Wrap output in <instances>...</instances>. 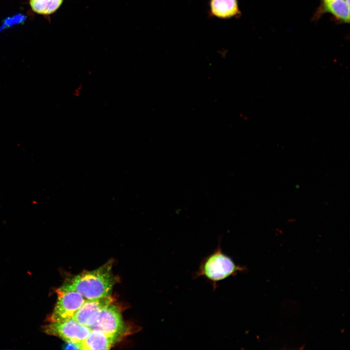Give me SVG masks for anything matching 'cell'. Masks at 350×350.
<instances>
[{
	"label": "cell",
	"instance_id": "6da1fadb",
	"mask_svg": "<svg viewBox=\"0 0 350 350\" xmlns=\"http://www.w3.org/2000/svg\"><path fill=\"white\" fill-rule=\"evenodd\" d=\"M112 260L97 269L82 272L66 279L60 288L76 291L86 299H95L110 295L117 280L112 267Z\"/></svg>",
	"mask_w": 350,
	"mask_h": 350
},
{
	"label": "cell",
	"instance_id": "7a4b0ae2",
	"mask_svg": "<svg viewBox=\"0 0 350 350\" xmlns=\"http://www.w3.org/2000/svg\"><path fill=\"white\" fill-rule=\"evenodd\" d=\"M246 268L236 264L233 260L226 254L221 246V241L217 247L201 260L198 268L192 275L193 279L203 277L209 281L213 289L217 287V282L238 273L245 272Z\"/></svg>",
	"mask_w": 350,
	"mask_h": 350
},
{
	"label": "cell",
	"instance_id": "3957f363",
	"mask_svg": "<svg viewBox=\"0 0 350 350\" xmlns=\"http://www.w3.org/2000/svg\"><path fill=\"white\" fill-rule=\"evenodd\" d=\"M57 300L47 320L49 322L64 321L71 318L87 300L79 293L60 288L56 290Z\"/></svg>",
	"mask_w": 350,
	"mask_h": 350
},
{
	"label": "cell",
	"instance_id": "277c9868",
	"mask_svg": "<svg viewBox=\"0 0 350 350\" xmlns=\"http://www.w3.org/2000/svg\"><path fill=\"white\" fill-rule=\"evenodd\" d=\"M43 331L47 334L58 337L65 342L78 343L88 336L91 329L71 318L49 323L43 326Z\"/></svg>",
	"mask_w": 350,
	"mask_h": 350
},
{
	"label": "cell",
	"instance_id": "5b68a950",
	"mask_svg": "<svg viewBox=\"0 0 350 350\" xmlns=\"http://www.w3.org/2000/svg\"><path fill=\"white\" fill-rule=\"evenodd\" d=\"M90 328L122 338L128 334L129 331L122 319L121 310L113 303L101 312L98 320Z\"/></svg>",
	"mask_w": 350,
	"mask_h": 350
},
{
	"label": "cell",
	"instance_id": "8992f818",
	"mask_svg": "<svg viewBox=\"0 0 350 350\" xmlns=\"http://www.w3.org/2000/svg\"><path fill=\"white\" fill-rule=\"evenodd\" d=\"M111 295L95 299H87L72 318L80 324L90 328L98 320L101 312L113 303Z\"/></svg>",
	"mask_w": 350,
	"mask_h": 350
},
{
	"label": "cell",
	"instance_id": "52a82bcc",
	"mask_svg": "<svg viewBox=\"0 0 350 350\" xmlns=\"http://www.w3.org/2000/svg\"><path fill=\"white\" fill-rule=\"evenodd\" d=\"M121 339L118 336L108 334L98 330H91L79 345L80 350H108Z\"/></svg>",
	"mask_w": 350,
	"mask_h": 350
},
{
	"label": "cell",
	"instance_id": "ba28073f",
	"mask_svg": "<svg viewBox=\"0 0 350 350\" xmlns=\"http://www.w3.org/2000/svg\"><path fill=\"white\" fill-rule=\"evenodd\" d=\"M212 14L218 18H229L239 13L237 0H211Z\"/></svg>",
	"mask_w": 350,
	"mask_h": 350
},
{
	"label": "cell",
	"instance_id": "9c48e42d",
	"mask_svg": "<svg viewBox=\"0 0 350 350\" xmlns=\"http://www.w3.org/2000/svg\"><path fill=\"white\" fill-rule=\"evenodd\" d=\"M325 11L332 14L338 19L345 22L350 21V5L345 0H329L324 1Z\"/></svg>",
	"mask_w": 350,
	"mask_h": 350
},
{
	"label": "cell",
	"instance_id": "30bf717a",
	"mask_svg": "<svg viewBox=\"0 0 350 350\" xmlns=\"http://www.w3.org/2000/svg\"><path fill=\"white\" fill-rule=\"evenodd\" d=\"M64 0H30L29 4L34 12L44 16L51 15L56 12Z\"/></svg>",
	"mask_w": 350,
	"mask_h": 350
},
{
	"label": "cell",
	"instance_id": "8fae6325",
	"mask_svg": "<svg viewBox=\"0 0 350 350\" xmlns=\"http://www.w3.org/2000/svg\"><path fill=\"white\" fill-rule=\"evenodd\" d=\"M64 349L65 350H80L79 343H73L71 342H66L65 345H64Z\"/></svg>",
	"mask_w": 350,
	"mask_h": 350
},
{
	"label": "cell",
	"instance_id": "7c38bea8",
	"mask_svg": "<svg viewBox=\"0 0 350 350\" xmlns=\"http://www.w3.org/2000/svg\"><path fill=\"white\" fill-rule=\"evenodd\" d=\"M83 89L82 84H79L75 88H74L72 92L73 95L75 97H78L81 94L82 90Z\"/></svg>",
	"mask_w": 350,
	"mask_h": 350
},
{
	"label": "cell",
	"instance_id": "4fadbf2b",
	"mask_svg": "<svg viewBox=\"0 0 350 350\" xmlns=\"http://www.w3.org/2000/svg\"><path fill=\"white\" fill-rule=\"evenodd\" d=\"M348 5L350 4V0H345Z\"/></svg>",
	"mask_w": 350,
	"mask_h": 350
},
{
	"label": "cell",
	"instance_id": "5bb4252c",
	"mask_svg": "<svg viewBox=\"0 0 350 350\" xmlns=\"http://www.w3.org/2000/svg\"><path fill=\"white\" fill-rule=\"evenodd\" d=\"M323 0V1H327V0Z\"/></svg>",
	"mask_w": 350,
	"mask_h": 350
}]
</instances>
